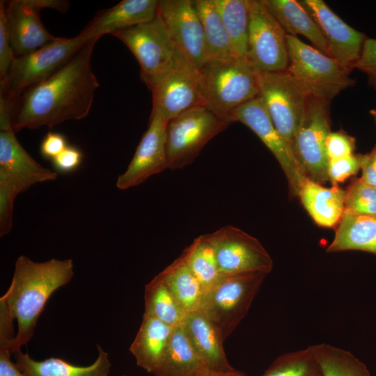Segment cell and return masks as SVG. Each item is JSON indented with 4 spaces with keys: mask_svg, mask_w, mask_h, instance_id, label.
<instances>
[{
    "mask_svg": "<svg viewBox=\"0 0 376 376\" xmlns=\"http://www.w3.org/2000/svg\"><path fill=\"white\" fill-rule=\"evenodd\" d=\"M97 41L87 42L58 70L20 96L15 109V132L25 128H52L88 116L99 87L91 65Z\"/></svg>",
    "mask_w": 376,
    "mask_h": 376,
    "instance_id": "obj_1",
    "label": "cell"
},
{
    "mask_svg": "<svg viewBox=\"0 0 376 376\" xmlns=\"http://www.w3.org/2000/svg\"><path fill=\"white\" fill-rule=\"evenodd\" d=\"M73 267L71 259L38 263L24 256L17 258L10 285L0 298L17 323L13 354L31 340L46 303L56 290L71 281Z\"/></svg>",
    "mask_w": 376,
    "mask_h": 376,
    "instance_id": "obj_2",
    "label": "cell"
},
{
    "mask_svg": "<svg viewBox=\"0 0 376 376\" xmlns=\"http://www.w3.org/2000/svg\"><path fill=\"white\" fill-rule=\"evenodd\" d=\"M198 77L205 106L229 124L237 108L259 96L255 70L246 58L207 61Z\"/></svg>",
    "mask_w": 376,
    "mask_h": 376,
    "instance_id": "obj_3",
    "label": "cell"
},
{
    "mask_svg": "<svg viewBox=\"0 0 376 376\" xmlns=\"http://www.w3.org/2000/svg\"><path fill=\"white\" fill-rule=\"evenodd\" d=\"M57 173L38 163L17 141L13 127L0 130V235L13 226L16 196L32 185L57 178Z\"/></svg>",
    "mask_w": 376,
    "mask_h": 376,
    "instance_id": "obj_4",
    "label": "cell"
},
{
    "mask_svg": "<svg viewBox=\"0 0 376 376\" xmlns=\"http://www.w3.org/2000/svg\"><path fill=\"white\" fill-rule=\"evenodd\" d=\"M286 43L288 56L286 70L308 97L330 102L342 91L355 84L350 77V71L297 36L287 34Z\"/></svg>",
    "mask_w": 376,
    "mask_h": 376,
    "instance_id": "obj_5",
    "label": "cell"
},
{
    "mask_svg": "<svg viewBox=\"0 0 376 376\" xmlns=\"http://www.w3.org/2000/svg\"><path fill=\"white\" fill-rule=\"evenodd\" d=\"M266 275H221L203 292L199 309L213 323L224 341L247 314Z\"/></svg>",
    "mask_w": 376,
    "mask_h": 376,
    "instance_id": "obj_6",
    "label": "cell"
},
{
    "mask_svg": "<svg viewBox=\"0 0 376 376\" xmlns=\"http://www.w3.org/2000/svg\"><path fill=\"white\" fill-rule=\"evenodd\" d=\"M89 40L82 32L70 38L54 40L27 54L15 57L7 78L1 84L12 100L47 79L67 63Z\"/></svg>",
    "mask_w": 376,
    "mask_h": 376,
    "instance_id": "obj_7",
    "label": "cell"
},
{
    "mask_svg": "<svg viewBox=\"0 0 376 376\" xmlns=\"http://www.w3.org/2000/svg\"><path fill=\"white\" fill-rule=\"evenodd\" d=\"M229 125L204 105L170 120L166 127L167 169L191 164L204 146Z\"/></svg>",
    "mask_w": 376,
    "mask_h": 376,
    "instance_id": "obj_8",
    "label": "cell"
},
{
    "mask_svg": "<svg viewBox=\"0 0 376 376\" xmlns=\"http://www.w3.org/2000/svg\"><path fill=\"white\" fill-rule=\"evenodd\" d=\"M146 85L152 92V112L168 122L192 107L205 106L198 70L180 49L171 64Z\"/></svg>",
    "mask_w": 376,
    "mask_h": 376,
    "instance_id": "obj_9",
    "label": "cell"
},
{
    "mask_svg": "<svg viewBox=\"0 0 376 376\" xmlns=\"http://www.w3.org/2000/svg\"><path fill=\"white\" fill-rule=\"evenodd\" d=\"M255 72L259 96L274 126L292 150L308 97L287 70Z\"/></svg>",
    "mask_w": 376,
    "mask_h": 376,
    "instance_id": "obj_10",
    "label": "cell"
},
{
    "mask_svg": "<svg viewBox=\"0 0 376 376\" xmlns=\"http://www.w3.org/2000/svg\"><path fill=\"white\" fill-rule=\"evenodd\" d=\"M329 102L308 97L292 146L295 157L306 178L322 185L329 181L325 141L331 132Z\"/></svg>",
    "mask_w": 376,
    "mask_h": 376,
    "instance_id": "obj_11",
    "label": "cell"
},
{
    "mask_svg": "<svg viewBox=\"0 0 376 376\" xmlns=\"http://www.w3.org/2000/svg\"><path fill=\"white\" fill-rule=\"evenodd\" d=\"M248 7L247 60L257 71L286 70L287 33L263 0H248Z\"/></svg>",
    "mask_w": 376,
    "mask_h": 376,
    "instance_id": "obj_12",
    "label": "cell"
},
{
    "mask_svg": "<svg viewBox=\"0 0 376 376\" xmlns=\"http://www.w3.org/2000/svg\"><path fill=\"white\" fill-rule=\"evenodd\" d=\"M214 247L220 275L245 273L267 274L273 260L254 237L233 226H226L208 233Z\"/></svg>",
    "mask_w": 376,
    "mask_h": 376,
    "instance_id": "obj_13",
    "label": "cell"
},
{
    "mask_svg": "<svg viewBox=\"0 0 376 376\" xmlns=\"http://www.w3.org/2000/svg\"><path fill=\"white\" fill-rule=\"evenodd\" d=\"M132 52L141 67V76L147 84L167 68L179 49L158 15L151 21L112 34Z\"/></svg>",
    "mask_w": 376,
    "mask_h": 376,
    "instance_id": "obj_14",
    "label": "cell"
},
{
    "mask_svg": "<svg viewBox=\"0 0 376 376\" xmlns=\"http://www.w3.org/2000/svg\"><path fill=\"white\" fill-rule=\"evenodd\" d=\"M233 120L248 127L271 151L286 176L290 194L298 197L307 178L291 148L274 126L262 98L258 96L237 108Z\"/></svg>",
    "mask_w": 376,
    "mask_h": 376,
    "instance_id": "obj_15",
    "label": "cell"
},
{
    "mask_svg": "<svg viewBox=\"0 0 376 376\" xmlns=\"http://www.w3.org/2000/svg\"><path fill=\"white\" fill-rule=\"evenodd\" d=\"M43 8L65 13L69 3L60 0H14L5 6L12 46L17 56L29 54L56 38L42 25Z\"/></svg>",
    "mask_w": 376,
    "mask_h": 376,
    "instance_id": "obj_16",
    "label": "cell"
},
{
    "mask_svg": "<svg viewBox=\"0 0 376 376\" xmlns=\"http://www.w3.org/2000/svg\"><path fill=\"white\" fill-rule=\"evenodd\" d=\"M158 15L176 47L198 70L206 63V46L193 0H161Z\"/></svg>",
    "mask_w": 376,
    "mask_h": 376,
    "instance_id": "obj_17",
    "label": "cell"
},
{
    "mask_svg": "<svg viewBox=\"0 0 376 376\" xmlns=\"http://www.w3.org/2000/svg\"><path fill=\"white\" fill-rule=\"evenodd\" d=\"M328 43L330 56L351 72L359 61L367 36L345 23L322 0H301Z\"/></svg>",
    "mask_w": 376,
    "mask_h": 376,
    "instance_id": "obj_18",
    "label": "cell"
},
{
    "mask_svg": "<svg viewBox=\"0 0 376 376\" xmlns=\"http://www.w3.org/2000/svg\"><path fill=\"white\" fill-rule=\"evenodd\" d=\"M167 124L168 121L162 116L151 112L147 130L127 169L117 179L118 189H127L139 185L151 175L167 169Z\"/></svg>",
    "mask_w": 376,
    "mask_h": 376,
    "instance_id": "obj_19",
    "label": "cell"
},
{
    "mask_svg": "<svg viewBox=\"0 0 376 376\" xmlns=\"http://www.w3.org/2000/svg\"><path fill=\"white\" fill-rule=\"evenodd\" d=\"M159 1L123 0L95 17L82 31L89 40L126 29L152 20Z\"/></svg>",
    "mask_w": 376,
    "mask_h": 376,
    "instance_id": "obj_20",
    "label": "cell"
},
{
    "mask_svg": "<svg viewBox=\"0 0 376 376\" xmlns=\"http://www.w3.org/2000/svg\"><path fill=\"white\" fill-rule=\"evenodd\" d=\"M182 326L191 345L211 370H235L227 359L220 334L201 310L187 312Z\"/></svg>",
    "mask_w": 376,
    "mask_h": 376,
    "instance_id": "obj_21",
    "label": "cell"
},
{
    "mask_svg": "<svg viewBox=\"0 0 376 376\" xmlns=\"http://www.w3.org/2000/svg\"><path fill=\"white\" fill-rule=\"evenodd\" d=\"M298 197L314 222L321 227H336L345 212V190L338 185L325 187L306 178Z\"/></svg>",
    "mask_w": 376,
    "mask_h": 376,
    "instance_id": "obj_22",
    "label": "cell"
},
{
    "mask_svg": "<svg viewBox=\"0 0 376 376\" xmlns=\"http://www.w3.org/2000/svg\"><path fill=\"white\" fill-rule=\"evenodd\" d=\"M173 328L143 313L130 352L136 364L153 375L159 368L166 351Z\"/></svg>",
    "mask_w": 376,
    "mask_h": 376,
    "instance_id": "obj_23",
    "label": "cell"
},
{
    "mask_svg": "<svg viewBox=\"0 0 376 376\" xmlns=\"http://www.w3.org/2000/svg\"><path fill=\"white\" fill-rule=\"evenodd\" d=\"M97 357L89 366H78L59 358L42 361L31 358L20 350L14 352L15 363L26 376H109L111 362L109 354L98 344Z\"/></svg>",
    "mask_w": 376,
    "mask_h": 376,
    "instance_id": "obj_24",
    "label": "cell"
},
{
    "mask_svg": "<svg viewBox=\"0 0 376 376\" xmlns=\"http://www.w3.org/2000/svg\"><path fill=\"white\" fill-rule=\"evenodd\" d=\"M327 252L361 251L376 255V214H357L345 210L336 225Z\"/></svg>",
    "mask_w": 376,
    "mask_h": 376,
    "instance_id": "obj_25",
    "label": "cell"
},
{
    "mask_svg": "<svg viewBox=\"0 0 376 376\" xmlns=\"http://www.w3.org/2000/svg\"><path fill=\"white\" fill-rule=\"evenodd\" d=\"M211 370L196 353L180 325L173 328L170 340L155 376H208Z\"/></svg>",
    "mask_w": 376,
    "mask_h": 376,
    "instance_id": "obj_26",
    "label": "cell"
},
{
    "mask_svg": "<svg viewBox=\"0 0 376 376\" xmlns=\"http://www.w3.org/2000/svg\"><path fill=\"white\" fill-rule=\"evenodd\" d=\"M263 1L287 34L304 36L315 48L330 56L327 42L315 21L299 1Z\"/></svg>",
    "mask_w": 376,
    "mask_h": 376,
    "instance_id": "obj_27",
    "label": "cell"
},
{
    "mask_svg": "<svg viewBox=\"0 0 376 376\" xmlns=\"http://www.w3.org/2000/svg\"><path fill=\"white\" fill-rule=\"evenodd\" d=\"M193 2L203 25L207 61L239 57L213 0H193Z\"/></svg>",
    "mask_w": 376,
    "mask_h": 376,
    "instance_id": "obj_28",
    "label": "cell"
},
{
    "mask_svg": "<svg viewBox=\"0 0 376 376\" xmlns=\"http://www.w3.org/2000/svg\"><path fill=\"white\" fill-rule=\"evenodd\" d=\"M158 274L185 311L199 309L203 289L181 255Z\"/></svg>",
    "mask_w": 376,
    "mask_h": 376,
    "instance_id": "obj_29",
    "label": "cell"
},
{
    "mask_svg": "<svg viewBox=\"0 0 376 376\" xmlns=\"http://www.w3.org/2000/svg\"><path fill=\"white\" fill-rule=\"evenodd\" d=\"M144 313L175 327L182 325L187 312L180 306L159 274L145 286Z\"/></svg>",
    "mask_w": 376,
    "mask_h": 376,
    "instance_id": "obj_30",
    "label": "cell"
},
{
    "mask_svg": "<svg viewBox=\"0 0 376 376\" xmlns=\"http://www.w3.org/2000/svg\"><path fill=\"white\" fill-rule=\"evenodd\" d=\"M237 55L247 59L248 0H213Z\"/></svg>",
    "mask_w": 376,
    "mask_h": 376,
    "instance_id": "obj_31",
    "label": "cell"
},
{
    "mask_svg": "<svg viewBox=\"0 0 376 376\" xmlns=\"http://www.w3.org/2000/svg\"><path fill=\"white\" fill-rule=\"evenodd\" d=\"M311 346L323 376H371L366 364L347 350L326 343Z\"/></svg>",
    "mask_w": 376,
    "mask_h": 376,
    "instance_id": "obj_32",
    "label": "cell"
},
{
    "mask_svg": "<svg viewBox=\"0 0 376 376\" xmlns=\"http://www.w3.org/2000/svg\"><path fill=\"white\" fill-rule=\"evenodd\" d=\"M181 256L201 283L203 292L221 276L214 249L207 234L196 238Z\"/></svg>",
    "mask_w": 376,
    "mask_h": 376,
    "instance_id": "obj_33",
    "label": "cell"
},
{
    "mask_svg": "<svg viewBox=\"0 0 376 376\" xmlns=\"http://www.w3.org/2000/svg\"><path fill=\"white\" fill-rule=\"evenodd\" d=\"M260 376H323L311 346L283 354Z\"/></svg>",
    "mask_w": 376,
    "mask_h": 376,
    "instance_id": "obj_34",
    "label": "cell"
},
{
    "mask_svg": "<svg viewBox=\"0 0 376 376\" xmlns=\"http://www.w3.org/2000/svg\"><path fill=\"white\" fill-rule=\"evenodd\" d=\"M345 190V210L357 214H376L375 187L353 178Z\"/></svg>",
    "mask_w": 376,
    "mask_h": 376,
    "instance_id": "obj_35",
    "label": "cell"
},
{
    "mask_svg": "<svg viewBox=\"0 0 376 376\" xmlns=\"http://www.w3.org/2000/svg\"><path fill=\"white\" fill-rule=\"evenodd\" d=\"M363 155L353 154L350 156L329 160L327 175L332 185H338L350 176L356 175L361 169Z\"/></svg>",
    "mask_w": 376,
    "mask_h": 376,
    "instance_id": "obj_36",
    "label": "cell"
},
{
    "mask_svg": "<svg viewBox=\"0 0 376 376\" xmlns=\"http://www.w3.org/2000/svg\"><path fill=\"white\" fill-rule=\"evenodd\" d=\"M7 23L4 1L0 3V84L5 82L15 57Z\"/></svg>",
    "mask_w": 376,
    "mask_h": 376,
    "instance_id": "obj_37",
    "label": "cell"
},
{
    "mask_svg": "<svg viewBox=\"0 0 376 376\" xmlns=\"http://www.w3.org/2000/svg\"><path fill=\"white\" fill-rule=\"evenodd\" d=\"M356 148L355 139L343 130L331 132L325 141V150L329 160L350 156Z\"/></svg>",
    "mask_w": 376,
    "mask_h": 376,
    "instance_id": "obj_38",
    "label": "cell"
},
{
    "mask_svg": "<svg viewBox=\"0 0 376 376\" xmlns=\"http://www.w3.org/2000/svg\"><path fill=\"white\" fill-rule=\"evenodd\" d=\"M354 69L366 73L369 83L376 82V39L367 38Z\"/></svg>",
    "mask_w": 376,
    "mask_h": 376,
    "instance_id": "obj_39",
    "label": "cell"
},
{
    "mask_svg": "<svg viewBox=\"0 0 376 376\" xmlns=\"http://www.w3.org/2000/svg\"><path fill=\"white\" fill-rule=\"evenodd\" d=\"M82 159V152L77 148L68 146L52 159V164L56 171L67 173L76 170L80 166Z\"/></svg>",
    "mask_w": 376,
    "mask_h": 376,
    "instance_id": "obj_40",
    "label": "cell"
},
{
    "mask_svg": "<svg viewBox=\"0 0 376 376\" xmlns=\"http://www.w3.org/2000/svg\"><path fill=\"white\" fill-rule=\"evenodd\" d=\"M68 146L66 139L63 135L50 132L42 139L40 150L45 158L52 160Z\"/></svg>",
    "mask_w": 376,
    "mask_h": 376,
    "instance_id": "obj_41",
    "label": "cell"
},
{
    "mask_svg": "<svg viewBox=\"0 0 376 376\" xmlns=\"http://www.w3.org/2000/svg\"><path fill=\"white\" fill-rule=\"evenodd\" d=\"M12 353L10 344L0 343V376H26L11 360Z\"/></svg>",
    "mask_w": 376,
    "mask_h": 376,
    "instance_id": "obj_42",
    "label": "cell"
},
{
    "mask_svg": "<svg viewBox=\"0 0 376 376\" xmlns=\"http://www.w3.org/2000/svg\"><path fill=\"white\" fill-rule=\"evenodd\" d=\"M361 170L362 173L359 178L376 187V144L369 152L363 155Z\"/></svg>",
    "mask_w": 376,
    "mask_h": 376,
    "instance_id": "obj_43",
    "label": "cell"
},
{
    "mask_svg": "<svg viewBox=\"0 0 376 376\" xmlns=\"http://www.w3.org/2000/svg\"><path fill=\"white\" fill-rule=\"evenodd\" d=\"M208 376H246L244 373L234 370L228 372L211 370Z\"/></svg>",
    "mask_w": 376,
    "mask_h": 376,
    "instance_id": "obj_44",
    "label": "cell"
},
{
    "mask_svg": "<svg viewBox=\"0 0 376 376\" xmlns=\"http://www.w3.org/2000/svg\"><path fill=\"white\" fill-rule=\"evenodd\" d=\"M370 115L373 117L376 122V109H373L370 111Z\"/></svg>",
    "mask_w": 376,
    "mask_h": 376,
    "instance_id": "obj_45",
    "label": "cell"
},
{
    "mask_svg": "<svg viewBox=\"0 0 376 376\" xmlns=\"http://www.w3.org/2000/svg\"><path fill=\"white\" fill-rule=\"evenodd\" d=\"M370 84L376 90V82H371Z\"/></svg>",
    "mask_w": 376,
    "mask_h": 376,
    "instance_id": "obj_46",
    "label": "cell"
},
{
    "mask_svg": "<svg viewBox=\"0 0 376 376\" xmlns=\"http://www.w3.org/2000/svg\"><path fill=\"white\" fill-rule=\"evenodd\" d=\"M123 376H127V375H123Z\"/></svg>",
    "mask_w": 376,
    "mask_h": 376,
    "instance_id": "obj_47",
    "label": "cell"
}]
</instances>
